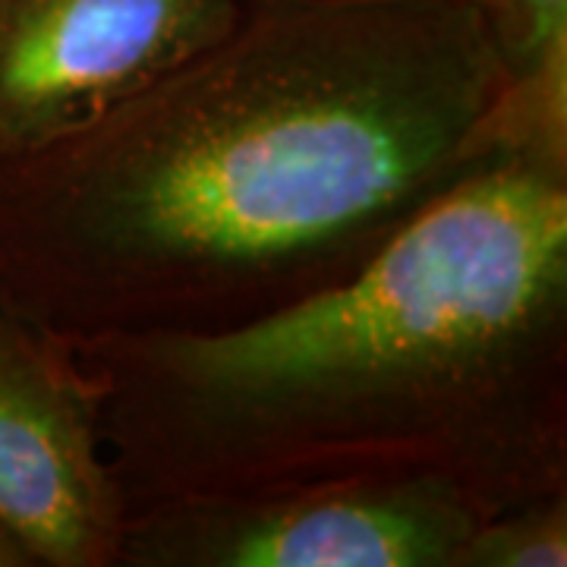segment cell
<instances>
[{
    "mask_svg": "<svg viewBox=\"0 0 567 567\" xmlns=\"http://www.w3.org/2000/svg\"><path fill=\"white\" fill-rule=\"evenodd\" d=\"M0 567H25L22 565V558L13 551V548L7 546L3 539H0Z\"/></svg>",
    "mask_w": 567,
    "mask_h": 567,
    "instance_id": "cell-8",
    "label": "cell"
},
{
    "mask_svg": "<svg viewBox=\"0 0 567 567\" xmlns=\"http://www.w3.org/2000/svg\"><path fill=\"white\" fill-rule=\"evenodd\" d=\"M505 95L473 0H246L104 117L0 155V309L58 344L256 322L507 148Z\"/></svg>",
    "mask_w": 567,
    "mask_h": 567,
    "instance_id": "cell-1",
    "label": "cell"
},
{
    "mask_svg": "<svg viewBox=\"0 0 567 567\" xmlns=\"http://www.w3.org/2000/svg\"><path fill=\"white\" fill-rule=\"evenodd\" d=\"M123 517L70 350L0 309V539L25 567H114Z\"/></svg>",
    "mask_w": 567,
    "mask_h": 567,
    "instance_id": "cell-5",
    "label": "cell"
},
{
    "mask_svg": "<svg viewBox=\"0 0 567 567\" xmlns=\"http://www.w3.org/2000/svg\"><path fill=\"white\" fill-rule=\"evenodd\" d=\"M567 488L492 511L466 536L457 567H565Z\"/></svg>",
    "mask_w": 567,
    "mask_h": 567,
    "instance_id": "cell-7",
    "label": "cell"
},
{
    "mask_svg": "<svg viewBox=\"0 0 567 567\" xmlns=\"http://www.w3.org/2000/svg\"><path fill=\"white\" fill-rule=\"evenodd\" d=\"M505 73V145L567 158V0H473Z\"/></svg>",
    "mask_w": 567,
    "mask_h": 567,
    "instance_id": "cell-6",
    "label": "cell"
},
{
    "mask_svg": "<svg viewBox=\"0 0 567 567\" xmlns=\"http://www.w3.org/2000/svg\"><path fill=\"white\" fill-rule=\"evenodd\" d=\"M130 507L439 480L567 488V158L502 148L347 281L212 334L63 344Z\"/></svg>",
    "mask_w": 567,
    "mask_h": 567,
    "instance_id": "cell-2",
    "label": "cell"
},
{
    "mask_svg": "<svg viewBox=\"0 0 567 567\" xmlns=\"http://www.w3.org/2000/svg\"><path fill=\"white\" fill-rule=\"evenodd\" d=\"M492 514L439 480H331L130 507L114 567H457Z\"/></svg>",
    "mask_w": 567,
    "mask_h": 567,
    "instance_id": "cell-3",
    "label": "cell"
},
{
    "mask_svg": "<svg viewBox=\"0 0 567 567\" xmlns=\"http://www.w3.org/2000/svg\"><path fill=\"white\" fill-rule=\"evenodd\" d=\"M246 0H0V155L63 140L221 39Z\"/></svg>",
    "mask_w": 567,
    "mask_h": 567,
    "instance_id": "cell-4",
    "label": "cell"
}]
</instances>
